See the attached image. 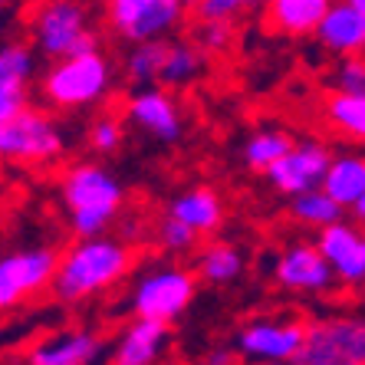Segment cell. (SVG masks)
<instances>
[{
  "mask_svg": "<svg viewBox=\"0 0 365 365\" xmlns=\"http://www.w3.org/2000/svg\"><path fill=\"white\" fill-rule=\"evenodd\" d=\"M132 247L122 244L115 237H83L79 244H73L60 260V273L53 283V297L60 303H79L89 299L102 289L115 287V283L132 270Z\"/></svg>",
  "mask_w": 365,
  "mask_h": 365,
  "instance_id": "cell-1",
  "label": "cell"
},
{
  "mask_svg": "<svg viewBox=\"0 0 365 365\" xmlns=\"http://www.w3.org/2000/svg\"><path fill=\"white\" fill-rule=\"evenodd\" d=\"M60 201L69 214V227L79 240L99 237L106 234L122 201H125V187L122 181L106 171L102 165H73L60 181Z\"/></svg>",
  "mask_w": 365,
  "mask_h": 365,
  "instance_id": "cell-2",
  "label": "cell"
},
{
  "mask_svg": "<svg viewBox=\"0 0 365 365\" xmlns=\"http://www.w3.org/2000/svg\"><path fill=\"white\" fill-rule=\"evenodd\" d=\"M30 34L36 53L50 63L99 50V36L89 30V14L79 0H40L30 17Z\"/></svg>",
  "mask_w": 365,
  "mask_h": 365,
  "instance_id": "cell-3",
  "label": "cell"
},
{
  "mask_svg": "<svg viewBox=\"0 0 365 365\" xmlns=\"http://www.w3.org/2000/svg\"><path fill=\"white\" fill-rule=\"evenodd\" d=\"M112 86V66L106 53H86L56 60L40 79V96L56 109H86L96 106Z\"/></svg>",
  "mask_w": 365,
  "mask_h": 365,
  "instance_id": "cell-4",
  "label": "cell"
},
{
  "mask_svg": "<svg viewBox=\"0 0 365 365\" xmlns=\"http://www.w3.org/2000/svg\"><path fill=\"white\" fill-rule=\"evenodd\" d=\"M197 293V277L178 264H155L145 270L132 287L128 309L142 319H162L171 323L185 313Z\"/></svg>",
  "mask_w": 365,
  "mask_h": 365,
  "instance_id": "cell-5",
  "label": "cell"
},
{
  "mask_svg": "<svg viewBox=\"0 0 365 365\" xmlns=\"http://www.w3.org/2000/svg\"><path fill=\"white\" fill-rule=\"evenodd\" d=\"M66 148L63 128L40 109H24L17 119L0 122V152L20 165H50Z\"/></svg>",
  "mask_w": 365,
  "mask_h": 365,
  "instance_id": "cell-6",
  "label": "cell"
},
{
  "mask_svg": "<svg viewBox=\"0 0 365 365\" xmlns=\"http://www.w3.org/2000/svg\"><path fill=\"white\" fill-rule=\"evenodd\" d=\"M60 260L63 257L53 247H30V250L7 254L0 260V306L14 309L36 293L53 289Z\"/></svg>",
  "mask_w": 365,
  "mask_h": 365,
  "instance_id": "cell-7",
  "label": "cell"
},
{
  "mask_svg": "<svg viewBox=\"0 0 365 365\" xmlns=\"http://www.w3.org/2000/svg\"><path fill=\"white\" fill-rule=\"evenodd\" d=\"M309 326L293 319H254L250 326L237 332V352L247 362H297L303 352Z\"/></svg>",
  "mask_w": 365,
  "mask_h": 365,
  "instance_id": "cell-8",
  "label": "cell"
},
{
  "mask_svg": "<svg viewBox=\"0 0 365 365\" xmlns=\"http://www.w3.org/2000/svg\"><path fill=\"white\" fill-rule=\"evenodd\" d=\"M329 165H332L329 145L309 138V142L293 145L287 152V158L267 171V178H270V185L277 187L280 195L297 197V195L313 191V187H323V178H326V171H329Z\"/></svg>",
  "mask_w": 365,
  "mask_h": 365,
  "instance_id": "cell-9",
  "label": "cell"
},
{
  "mask_svg": "<svg viewBox=\"0 0 365 365\" xmlns=\"http://www.w3.org/2000/svg\"><path fill=\"white\" fill-rule=\"evenodd\" d=\"M316 244L336 270V280L346 287H365V224L336 221L319 230Z\"/></svg>",
  "mask_w": 365,
  "mask_h": 365,
  "instance_id": "cell-10",
  "label": "cell"
},
{
  "mask_svg": "<svg viewBox=\"0 0 365 365\" xmlns=\"http://www.w3.org/2000/svg\"><path fill=\"white\" fill-rule=\"evenodd\" d=\"M273 280L283 289H297V293H323L332 287L336 270L329 267L319 244H293L277 257Z\"/></svg>",
  "mask_w": 365,
  "mask_h": 365,
  "instance_id": "cell-11",
  "label": "cell"
},
{
  "mask_svg": "<svg viewBox=\"0 0 365 365\" xmlns=\"http://www.w3.org/2000/svg\"><path fill=\"white\" fill-rule=\"evenodd\" d=\"M36 73V56L26 43H4L0 50V122L17 119L30 109V79Z\"/></svg>",
  "mask_w": 365,
  "mask_h": 365,
  "instance_id": "cell-12",
  "label": "cell"
},
{
  "mask_svg": "<svg viewBox=\"0 0 365 365\" xmlns=\"http://www.w3.org/2000/svg\"><path fill=\"white\" fill-rule=\"evenodd\" d=\"M125 112L145 135L158 138V142H165V145L181 138V112L165 89H155V86L138 89V93L128 99Z\"/></svg>",
  "mask_w": 365,
  "mask_h": 365,
  "instance_id": "cell-13",
  "label": "cell"
},
{
  "mask_svg": "<svg viewBox=\"0 0 365 365\" xmlns=\"http://www.w3.org/2000/svg\"><path fill=\"white\" fill-rule=\"evenodd\" d=\"M106 349V339L93 329H66L40 339L26 359L30 365H96Z\"/></svg>",
  "mask_w": 365,
  "mask_h": 365,
  "instance_id": "cell-14",
  "label": "cell"
},
{
  "mask_svg": "<svg viewBox=\"0 0 365 365\" xmlns=\"http://www.w3.org/2000/svg\"><path fill=\"white\" fill-rule=\"evenodd\" d=\"M187 0H142L119 26H112V34L128 43L142 40H162L168 30L185 20Z\"/></svg>",
  "mask_w": 365,
  "mask_h": 365,
  "instance_id": "cell-15",
  "label": "cell"
},
{
  "mask_svg": "<svg viewBox=\"0 0 365 365\" xmlns=\"http://www.w3.org/2000/svg\"><path fill=\"white\" fill-rule=\"evenodd\" d=\"M168 323L162 319H142L125 326L112 349V365H158L162 352L168 349Z\"/></svg>",
  "mask_w": 365,
  "mask_h": 365,
  "instance_id": "cell-16",
  "label": "cell"
},
{
  "mask_svg": "<svg viewBox=\"0 0 365 365\" xmlns=\"http://www.w3.org/2000/svg\"><path fill=\"white\" fill-rule=\"evenodd\" d=\"M316 40L323 43L336 56H362L365 53V10L352 7L349 0L332 4L329 14L323 17Z\"/></svg>",
  "mask_w": 365,
  "mask_h": 365,
  "instance_id": "cell-17",
  "label": "cell"
},
{
  "mask_svg": "<svg viewBox=\"0 0 365 365\" xmlns=\"http://www.w3.org/2000/svg\"><path fill=\"white\" fill-rule=\"evenodd\" d=\"M329 7H332V0H267L264 20L273 34L309 36L319 30Z\"/></svg>",
  "mask_w": 365,
  "mask_h": 365,
  "instance_id": "cell-18",
  "label": "cell"
},
{
  "mask_svg": "<svg viewBox=\"0 0 365 365\" xmlns=\"http://www.w3.org/2000/svg\"><path fill=\"white\" fill-rule=\"evenodd\" d=\"M323 191L352 211L365 195V155L362 152H339L332 155V165L323 178Z\"/></svg>",
  "mask_w": 365,
  "mask_h": 365,
  "instance_id": "cell-19",
  "label": "cell"
},
{
  "mask_svg": "<svg viewBox=\"0 0 365 365\" xmlns=\"http://www.w3.org/2000/svg\"><path fill=\"white\" fill-rule=\"evenodd\" d=\"M168 214H175L178 221L191 224L197 234H214L224 221V204L211 187H191V191L178 195L168 204Z\"/></svg>",
  "mask_w": 365,
  "mask_h": 365,
  "instance_id": "cell-20",
  "label": "cell"
},
{
  "mask_svg": "<svg viewBox=\"0 0 365 365\" xmlns=\"http://www.w3.org/2000/svg\"><path fill=\"white\" fill-rule=\"evenodd\" d=\"M323 115L336 132L352 142H365V96L359 93H329L323 102Z\"/></svg>",
  "mask_w": 365,
  "mask_h": 365,
  "instance_id": "cell-21",
  "label": "cell"
},
{
  "mask_svg": "<svg viewBox=\"0 0 365 365\" xmlns=\"http://www.w3.org/2000/svg\"><path fill=\"white\" fill-rule=\"evenodd\" d=\"M293 135L289 132H283V128H260L257 135L247 138L244 145V165L250 171H270L277 162H283L287 158V152L293 148Z\"/></svg>",
  "mask_w": 365,
  "mask_h": 365,
  "instance_id": "cell-22",
  "label": "cell"
},
{
  "mask_svg": "<svg viewBox=\"0 0 365 365\" xmlns=\"http://www.w3.org/2000/svg\"><path fill=\"white\" fill-rule=\"evenodd\" d=\"M342 211H346V207L332 195H326L323 187H313V191H306V195H297L293 204H289L293 221L303 224V227H316V230L342 221Z\"/></svg>",
  "mask_w": 365,
  "mask_h": 365,
  "instance_id": "cell-23",
  "label": "cell"
},
{
  "mask_svg": "<svg viewBox=\"0 0 365 365\" xmlns=\"http://www.w3.org/2000/svg\"><path fill=\"white\" fill-rule=\"evenodd\" d=\"M297 362L299 365H365L342 342L332 339V332L326 329V323L309 326V336H306V346L297 356Z\"/></svg>",
  "mask_w": 365,
  "mask_h": 365,
  "instance_id": "cell-24",
  "label": "cell"
},
{
  "mask_svg": "<svg viewBox=\"0 0 365 365\" xmlns=\"http://www.w3.org/2000/svg\"><path fill=\"white\" fill-rule=\"evenodd\" d=\"M204 46L191 40H178L168 43V56H165V69H162V83L165 86H187L191 79H197L207 66L204 60Z\"/></svg>",
  "mask_w": 365,
  "mask_h": 365,
  "instance_id": "cell-25",
  "label": "cell"
},
{
  "mask_svg": "<svg viewBox=\"0 0 365 365\" xmlns=\"http://www.w3.org/2000/svg\"><path fill=\"white\" fill-rule=\"evenodd\" d=\"M165 56H168V40H142L132 46L125 56V76L135 86H152L162 83Z\"/></svg>",
  "mask_w": 365,
  "mask_h": 365,
  "instance_id": "cell-26",
  "label": "cell"
},
{
  "mask_svg": "<svg viewBox=\"0 0 365 365\" xmlns=\"http://www.w3.org/2000/svg\"><path fill=\"white\" fill-rule=\"evenodd\" d=\"M197 273L214 287H224V283H234L244 273V257L230 244H211L197 257Z\"/></svg>",
  "mask_w": 365,
  "mask_h": 365,
  "instance_id": "cell-27",
  "label": "cell"
},
{
  "mask_svg": "<svg viewBox=\"0 0 365 365\" xmlns=\"http://www.w3.org/2000/svg\"><path fill=\"white\" fill-rule=\"evenodd\" d=\"M86 138H89V148H93V152H99V155L119 152L122 138H125L119 115H112V112H102V115H96L93 125H89V132H86Z\"/></svg>",
  "mask_w": 365,
  "mask_h": 365,
  "instance_id": "cell-28",
  "label": "cell"
},
{
  "mask_svg": "<svg viewBox=\"0 0 365 365\" xmlns=\"http://www.w3.org/2000/svg\"><path fill=\"white\" fill-rule=\"evenodd\" d=\"M197 237H201V234H197L191 224L178 221L175 214L162 217V224H158V244H162L165 250H171V254H187V250H195Z\"/></svg>",
  "mask_w": 365,
  "mask_h": 365,
  "instance_id": "cell-29",
  "label": "cell"
},
{
  "mask_svg": "<svg viewBox=\"0 0 365 365\" xmlns=\"http://www.w3.org/2000/svg\"><path fill=\"white\" fill-rule=\"evenodd\" d=\"M260 0H197L191 4L195 20H217V24H234L244 10L257 7Z\"/></svg>",
  "mask_w": 365,
  "mask_h": 365,
  "instance_id": "cell-30",
  "label": "cell"
},
{
  "mask_svg": "<svg viewBox=\"0 0 365 365\" xmlns=\"http://www.w3.org/2000/svg\"><path fill=\"white\" fill-rule=\"evenodd\" d=\"M326 329L332 332V339L342 342L352 356L365 362V319H352V316H342V319H326Z\"/></svg>",
  "mask_w": 365,
  "mask_h": 365,
  "instance_id": "cell-31",
  "label": "cell"
},
{
  "mask_svg": "<svg viewBox=\"0 0 365 365\" xmlns=\"http://www.w3.org/2000/svg\"><path fill=\"white\" fill-rule=\"evenodd\" d=\"M234 40V24H217V20H195V43L207 53H224Z\"/></svg>",
  "mask_w": 365,
  "mask_h": 365,
  "instance_id": "cell-32",
  "label": "cell"
},
{
  "mask_svg": "<svg viewBox=\"0 0 365 365\" xmlns=\"http://www.w3.org/2000/svg\"><path fill=\"white\" fill-rule=\"evenodd\" d=\"M336 89L339 93L365 96V56H346L336 69Z\"/></svg>",
  "mask_w": 365,
  "mask_h": 365,
  "instance_id": "cell-33",
  "label": "cell"
},
{
  "mask_svg": "<svg viewBox=\"0 0 365 365\" xmlns=\"http://www.w3.org/2000/svg\"><path fill=\"white\" fill-rule=\"evenodd\" d=\"M237 362V356H234V349L227 346H214L207 356L201 359V365H234Z\"/></svg>",
  "mask_w": 365,
  "mask_h": 365,
  "instance_id": "cell-34",
  "label": "cell"
},
{
  "mask_svg": "<svg viewBox=\"0 0 365 365\" xmlns=\"http://www.w3.org/2000/svg\"><path fill=\"white\" fill-rule=\"evenodd\" d=\"M352 217H356L359 224H365V195H362V201H359L356 207H352Z\"/></svg>",
  "mask_w": 365,
  "mask_h": 365,
  "instance_id": "cell-35",
  "label": "cell"
},
{
  "mask_svg": "<svg viewBox=\"0 0 365 365\" xmlns=\"http://www.w3.org/2000/svg\"><path fill=\"white\" fill-rule=\"evenodd\" d=\"M352 7H359V10H365V0H349Z\"/></svg>",
  "mask_w": 365,
  "mask_h": 365,
  "instance_id": "cell-36",
  "label": "cell"
},
{
  "mask_svg": "<svg viewBox=\"0 0 365 365\" xmlns=\"http://www.w3.org/2000/svg\"><path fill=\"white\" fill-rule=\"evenodd\" d=\"M267 365H299V362H267Z\"/></svg>",
  "mask_w": 365,
  "mask_h": 365,
  "instance_id": "cell-37",
  "label": "cell"
},
{
  "mask_svg": "<svg viewBox=\"0 0 365 365\" xmlns=\"http://www.w3.org/2000/svg\"><path fill=\"white\" fill-rule=\"evenodd\" d=\"M7 365H30V359H24V362H7Z\"/></svg>",
  "mask_w": 365,
  "mask_h": 365,
  "instance_id": "cell-38",
  "label": "cell"
},
{
  "mask_svg": "<svg viewBox=\"0 0 365 365\" xmlns=\"http://www.w3.org/2000/svg\"><path fill=\"white\" fill-rule=\"evenodd\" d=\"M191 4H197V0H187V7H191Z\"/></svg>",
  "mask_w": 365,
  "mask_h": 365,
  "instance_id": "cell-39",
  "label": "cell"
}]
</instances>
